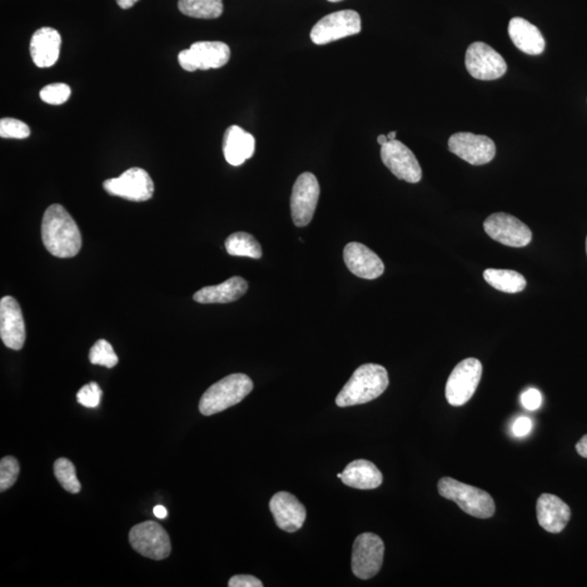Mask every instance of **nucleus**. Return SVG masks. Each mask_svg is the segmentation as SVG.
<instances>
[{"label": "nucleus", "instance_id": "f257e3e1", "mask_svg": "<svg viewBox=\"0 0 587 587\" xmlns=\"http://www.w3.org/2000/svg\"><path fill=\"white\" fill-rule=\"evenodd\" d=\"M42 238L45 247L54 257L72 258L81 251V232L66 209L58 203L48 207L44 213Z\"/></svg>", "mask_w": 587, "mask_h": 587}, {"label": "nucleus", "instance_id": "f03ea898", "mask_svg": "<svg viewBox=\"0 0 587 587\" xmlns=\"http://www.w3.org/2000/svg\"><path fill=\"white\" fill-rule=\"evenodd\" d=\"M389 373L384 367L376 363L362 365L354 372L340 394L336 397L338 407L367 404L380 397L389 387Z\"/></svg>", "mask_w": 587, "mask_h": 587}, {"label": "nucleus", "instance_id": "7ed1b4c3", "mask_svg": "<svg viewBox=\"0 0 587 587\" xmlns=\"http://www.w3.org/2000/svg\"><path fill=\"white\" fill-rule=\"evenodd\" d=\"M253 383L250 376L243 373L227 376L203 393L199 401V411L203 416H212L240 404L251 394Z\"/></svg>", "mask_w": 587, "mask_h": 587}, {"label": "nucleus", "instance_id": "20e7f679", "mask_svg": "<svg viewBox=\"0 0 587 587\" xmlns=\"http://www.w3.org/2000/svg\"><path fill=\"white\" fill-rule=\"evenodd\" d=\"M437 487L442 497L455 501L462 511L475 518L489 519L495 515V501L484 490L462 484L452 477H442Z\"/></svg>", "mask_w": 587, "mask_h": 587}, {"label": "nucleus", "instance_id": "39448f33", "mask_svg": "<svg viewBox=\"0 0 587 587\" xmlns=\"http://www.w3.org/2000/svg\"><path fill=\"white\" fill-rule=\"evenodd\" d=\"M484 367L475 358H467L458 363L447 381L445 395L449 404L460 407L475 395L480 384Z\"/></svg>", "mask_w": 587, "mask_h": 587}, {"label": "nucleus", "instance_id": "423d86ee", "mask_svg": "<svg viewBox=\"0 0 587 587\" xmlns=\"http://www.w3.org/2000/svg\"><path fill=\"white\" fill-rule=\"evenodd\" d=\"M128 540L134 550L146 558L163 560L171 554V542L167 531L153 521L133 526Z\"/></svg>", "mask_w": 587, "mask_h": 587}, {"label": "nucleus", "instance_id": "0eeeda50", "mask_svg": "<svg viewBox=\"0 0 587 587\" xmlns=\"http://www.w3.org/2000/svg\"><path fill=\"white\" fill-rule=\"evenodd\" d=\"M384 550V543L379 535L362 533L358 536L351 557V570L357 578L369 580L379 574Z\"/></svg>", "mask_w": 587, "mask_h": 587}, {"label": "nucleus", "instance_id": "6e6552de", "mask_svg": "<svg viewBox=\"0 0 587 587\" xmlns=\"http://www.w3.org/2000/svg\"><path fill=\"white\" fill-rule=\"evenodd\" d=\"M361 19L360 13L354 10H342V12L327 14L312 28L311 41L317 45H326L338 41V39L352 37L360 33Z\"/></svg>", "mask_w": 587, "mask_h": 587}, {"label": "nucleus", "instance_id": "1a4fd4ad", "mask_svg": "<svg viewBox=\"0 0 587 587\" xmlns=\"http://www.w3.org/2000/svg\"><path fill=\"white\" fill-rule=\"evenodd\" d=\"M103 186L112 196L136 203L149 201L155 192L151 176L141 168L128 169L120 177L104 181Z\"/></svg>", "mask_w": 587, "mask_h": 587}, {"label": "nucleus", "instance_id": "9d476101", "mask_svg": "<svg viewBox=\"0 0 587 587\" xmlns=\"http://www.w3.org/2000/svg\"><path fill=\"white\" fill-rule=\"evenodd\" d=\"M320 197V186L315 174L305 172L294 184L291 196L292 219L295 226L310 225Z\"/></svg>", "mask_w": 587, "mask_h": 587}, {"label": "nucleus", "instance_id": "9b49d317", "mask_svg": "<svg viewBox=\"0 0 587 587\" xmlns=\"http://www.w3.org/2000/svg\"><path fill=\"white\" fill-rule=\"evenodd\" d=\"M230 47L222 42H197L178 54L180 66L188 72L219 69L230 61Z\"/></svg>", "mask_w": 587, "mask_h": 587}, {"label": "nucleus", "instance_id": "f8f14e48", "mask_svg": "<svg viewBox=\"0 0 587 587\" xmlns=\"http://www.w3.org/2000/svg\"><path fill=\"white\" fill-rule=\"evenodd\" d=\"M467 72L482 81H492L504 76L507 64L494 48L484 42L471 44L466 53Z\"/></svg>", "mask_w": 587, "mask_h": 587}, {"label": "nucleus", "instance_id": "ddd939ff", "mask_svg": "<svg viewBox=\"0 0 587 587\" xmlns=\"http://www.w3.org/2000/svg\"><path fill=\"white\" fill-rule=\"evenodd\" d=\"M484 230L492 240L506 246L525 247L532 241L530 228L508 213H492L484 222Z\"/></svg>", "mask_w": 587, "mask_h": 587}, {"label": "nucleus", "instance_id": "4468645a", "mask_svg": "<svg viewBox=\"0 0 587 587\" xmlns=\"http://www.w3.org/2000/svg\"><path fill=\"white\" fill-rule=\"evenodd\" d=\"M449 148L456 156L474 166L489 163L496 155L495 143L490 137L469 132L455 133L451 136Z\"/></svg>", "mask_w": 587, "mask_h": 587}, {"label": "nucleus", "instance_id": "2eb2a0df", "mask_svg": "<svg viewBox=\"0 0 587 587\" xmlns=\"http://www.w3.org/2000/svg\"><path fill=\"white\" fill-rule=\"evenodd\" d=\"M383 163L397 178L408 183L420 182L422 169L414 153L400 141H389L381 146Z\"/></svg>", "mask_w": 587, "mask_h": 587}, {"label": "nucleus", "instance_id": "dca6fc26", "mask_svg": "<svg viewBox=\"0 0 587 587\" xmlns=\"http://www.w3.org/2000/svg\"><path fill=\"white\" fill-rule=\"evenodd\" d=\"M0 337L10 350H22L27 333L21 307L16 298L4 296L0 301Z\"/></svg>", "mask_w": 587, "mask_h": 587}, {"label": "nucleus", "instance_id": "f3484780", "mask_svg": "<svg viewBox=\"0 0 587 587\" xmlns=\"http://www.w3.org/2000/svg\"><path fill=\"white\" fill-rule=\"evenodd\" d=\"M270 510L277 525L288 533L301 530L307 517L305 506L287 492H277L272 496Z\"/></svg>", "mask_w": 587, "mask_h": 587}, {"label": "nucleus", "instance_id": "a211bd4d", "mask_svg": "<svg viewBox=\"0 0 587 587\" xmlns=\"http://www.w3.org/2000/svg\"><path fill=\"white\" fill-rule=\"evenodd\" d=\"M344 261L352 275L366 280H376L384 273L381 258L360 243L348 244L344 248Z\"/></svg>", "mask_w": 587, "mask_h": 587}, {"label": "nucleus", "instance_id": "6ab92c4d", "mask_svg": "<svg viewBox=\"0 0 587 587\" xmlns=\"http://www.w3.org/2000/svg\"><path fill=\"white\" fill-rule=\"evenodd\" d=\"M537 521L550 533H560L571 518V509L558 496L542 494L536 502Z\"/></svg>", "mask_w": 587, "mask_h": 587}, {"label": "nucleus", "instance_id": "aec40b11", "mask_svg": "<svg viewBox=\"0 0 587 587\" xmlns=\"http://www.w3.org/2000/svg\"><path fill=\"white\" fill-rule=\"evenodd\" d=\"M62 37L57 29L42 28L33 34L29 53L38 68L53 67L61 54Z\"/></svg>", "mask_w": 587, "mask_h": 587}, {"label": "nucleus", "instance_id": "412c9836", "mask_svg": "<svg viewBox=\"0 0 587 587\" xmlns=\"http://www.w3.org/2000/svg\"><path fill=\"white\" fill-rule=\"evenodd\" d=\"M256 141L251 133L242 128L232 126L223 137V153L227 161L234 167L242 166L255 153Z\"/></svg>", "mask_w": 587, "mask_h": 587}, {"label": "nucleus", "instance_id": "4be33fe9", "mask_svg": "<svg viewBox=\"0 0 587 587\" xmlns=\"http://www.w3.org/2000/svg\"><path fill=\"white\" fill-rule=\"evenodd\" d=\"M508 33L516 47L531 56H537L545 51V39L534 24L524 18L510 20Z\"/></svg>", "mask_w": 587, "mask_h": 587}, {"label": "nucleus", "instance_id": "5701e85b", "mask_svg": "<svg viewBox=\"0 0 587 587\" xmlns=\"http://www.w3.org/2000/svg\"><path fill=\"white\" fill-rule=\"evenodd\" d=\"M248 290V282L241 277H233L219 285L207 286L194 294L199 303H228L240 300Z\"/></svg>", "mask_w": 587, "mask_h": 587}, {"label": "nucleus", "instance_id": "b1692460", "mask_svg": "<svg viewBox=\"0 0 587 587\" xmlns=\"http://www.w3.org/2000/svg\"><path fill=\"white\" fill-rule=\"evenodd\" d=\"M341 480L345 485L357 490H375L382 484L383 475L371 461L360 459L345 467Z\"/></svg>", "mask_w": 587, "mask_h": 587}, {"label": "nucleus", "instance_id": "393cba45", "mask_svg": "<svg viewBox=\"0 0 587 587\" xmlns=\"http://www.w3.org/2000/svg\"><path fill=\"white\" fill-rule=\"evenodd\" d=\"M484 276V280L497 291L516 294L524 291L526 286L525 277L516 271L487 269Z\"/></svg>", "mask_w": 587, "mask_h": 587}, {"label": "nucleus", "instance_id": "a878e982", "mask_svg": "<svg viewBox=\"0 0 587 587\" xmlns=\"http://www.w3.org/2000/svg\"><path fill=\"white\" fill-rule=\"evenodd\" d=\"M228 255L260 260L262 248L255 237L246 232L233 233L225 243Z\"/></svg>", "mask_w": 587, "mask_h": 587}, {"label": "nucleus", "instance_id": "bb28decb", "mask_svg": "<svg viewBox=\"0 0 587 587\" xmlns=\"http://www.w3.org/2000/svg\"><path fill=\"white\" fill-rule=\"evenodd\" d=\"M178 9L187 17L217 19L223 13L222 0H178Z\"/></svg>", "mask_w": 587, "mask_h": 587}, {"label": "nucleus", "instance_id": "cd10ccee", "mask_svg": "<svg viewBox=\"0 0 587 587\" xmlns=\"http://www.w3.org/2000/svg\"><path fill=\"white\" fill-rule=\"evenodd\" d=\"M54 474L59 484L71 494H78L82 486L77 476L76 467L67 458H59L54 465Z\"/></svg>", "mask_w": 587, "mask_h": 587}, {"label": "nucleus", "instance_id": "c85d7f7f", "mask_svg": "<svg viewBox=\"0 0 587 587\" xmlns=\"http://www.w3.org/2000/svg\"><path fill=\"white\" fill-rule=\"evenodd\" d=\"M89 361L92 365L103 366L112 369V368L118 365L119 358L114 352L111 343L106 340H99L89 351Z\"/></svg>", "mask_w": 587, "mask_h": 587}, {"label": "nucleus", "instance_id": "c756f323", "mask_svg": "<svg viewBox=\"0 0 587 587\" xmlns=\"http://www.w3.org/2000/svg\"><path fill=\"white\" fill-rule=\"evenodd\" d=\"M20 465L12 456L4 457L0 461V491L10 489L18 480Z\"/></svg>", "mask_w": 587, "mask_h": 587}, {"label": "nucleus", "instance_id": "7c9ffc66", "mask_svg": "<svg viewBox=\"0 0 587 587\" xmlns=\"http://www.w3.org/2000/svg\"><path fill=\"white\" fill-rule=\"evenodd\" d=\"M42 101L49 104H62L71 96V88L67 84L54 83L45 87L39 93Z\"/></svg>", "mask_w": 587, "mask_h": 587}, {"label": "nucleus", "instance_id": "2f4dec72", "mask_svg": "<svg viewBox=\"0 0 587 587\" xmlns=\"http://www.w3.org/2000/svg\"><path fill=\"white\" fill-rule=\"evenodd\" d=\"M31 130L28 124L13 118H3L0 120V136L3 138H28Z\"/></svg>", "mask_w": 587, "mask_h": 587}, {"label": "nucleus", "instance_id": "473e14b6", "mask_svg": "<svg viewBox=\"0 0 587 587\" xmlns=\"http://www.w3.org/2000/svg\"><path fill=\"white\" fill-rule=\"evenodd\" d=\"M103 391L96 382L88 383L78 392L77 400L79 405L87 408H96L101 404Z\"/></svg>", "mask_w": 587, "mask_h": 587}, {"label": "nucleus", "instance_id": "72a5a7b5", "mask_svg": "<svg viewBox=\"0 0 587 587\" xmlns=\"http://www.w3.org/2000/svg\"><path fill=\"white\" fill-rule=\"evenodd\" d=\"M521 404L527 410H536L542 405V395L540 391L530 389L521 395Z\"/></svg>", "mask_w": 587, "mask_h": 587}, {"label": "nucleus", "instance_id": "f704fd0d", "mask_svg": "<svg viewBox=\"0 0 587 587\" xmlns=\"http://www.w3.org/2000/svg\"><path fill=\"white\" fill-rule=\"evenodd\" d=\"M228 586L230 587H262V582L255 578L252 575H234L233 578L228 581Z\"/></svg>", "mask_w": 587, "mask_h": 587}, {"label": "nucleus", "instance_id": "c9c22d12", "mask_svg": "<svg viewBox=\"0 0 587 587\" xmlns=\"http://www.w3.org/2000/svg\"><path fill=\"white\" fill-rule=\"evenodd\" d=\"M532 426H533V424H532L530 418L520 417L512 426V432L517 437L525 436L531 432Z\"/></svg>", "mask_w": 587, "mask_h": 587}, {"label": "nucleus", "instance_id": "e433bc0d", "mask_svg": "<svg viewBox=\"0 0 587 587\" xmlns=\"http://www.w3.org/2000/svg\"><path fill=\"white\" fill-rule=\"evenodd\" d=\"M575 450L581 457L587 458V434L576 442Z\"/></svg>", "mask_w": 587, "mask_h": 587}, {"label": "nucleus", "instance_id": "4c0bfd02", "mask_svg": "<svg viewBox=\"0 0 587 587\" xmlns=\"http://www.w3.org/2000/svg\"><path fill=\"white\" fill-rule=\"evenodd\" d=\"M153 515H155L158 519H164L167 518L168 511L163 506L158 505L153 508Z\"/></svg>", "mask_w": 587, "mask_h": 587}, {"label": "nucleus", "instance_id": "58836bf2", "mask_svg": "<svg viewBox=\"0 0 587 587\" xmlns=\"http://www.w3.org/2000/svg\"><path fill=\"white\" fill-rule=\"evenodd\" d=\"M119 6L122 9H130L136 4L139 0H116Z\"/></svg>", "mask_w": 587, "mask_h": 587}, {"label": "nucleus", "instance_id": "ea45409f", "mask_svg": "<svg viewBox=\"0 0 587 587\" xmlns=\"http://www.w3.org/2000/svg\"><path fill=\"white\" fill-rule=\"evenodd\" d=\"M387 142H389V138H387V136H384V134H382V136L377 137V143H379L381 146L385 145Z\"/></svg>", "mask_w": 587, "mask_h": 587}, {"label": "nucleus", "instance_id": "a19ab883", "mask_svg": "<svg viewBox=\"0 0 587 587\" xmlns=\"http://www.w3.org/2000/svg\"><path fill=\"white\" fill-rule=\"evenodd\" d=\"M397 136V132L393 131L389 134H387V138H389V141H395Z\"/></svg>", "mask_w": 587, "mask_h": 587}, {"label": "nucleus", "instance_id": "79ce46f5", "mask_svg": "<svg viewBox=\"0 0 587 587\" xmlns=\"http://www.w3.org/2000/svg\"><path fill=\"white\" fill-rule=\"evenodd\" d=\"M327 2H330V3H340V2H343V0H327Z\"/></svg>", "mask_w": 587, "mask_h": 587}, {"label": "nucleus", "instance_id": "37998d69", "mask_svg": "<svg viewBox=\"0 0 587 587\" xmlns=\"http://www.w3.org/2000/svg\"><path fill=\"white\" fill-rule=\"evenodd\" d=\"M342 476H343V472H342V474L337 475L338 479H342Z\"/></svg>", "mask_w": 587, "mask_h": 587}, {"label": "nucleus", "instance_id": "c03bdc74", "mask_svg": "<svg viewBox=\"0 0 587 587\" xmlns=\"http://www.w3.org/2000/svg\"><path fill=\"white\" fill-rule=\"evenodd\" d=\"M586 252H587V238H586Z\"/></svg>", "mask_w": 587, "mask_h": 587}]
</instances>
